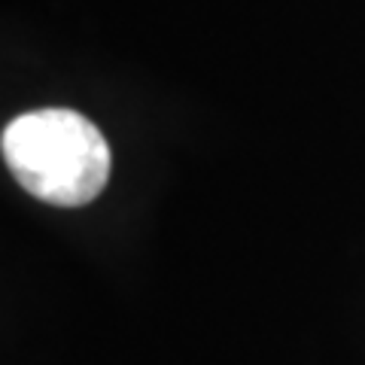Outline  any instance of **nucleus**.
I'll use <instances>...</instances> for the list:
<instances>
[{
  "mask_svg": "<svg viewBox=\"0 0 365 365\" xmlns=\"http://www.w3.org/2000/svg\"><path fill=\"white\" fill-rule=\"evenodd\" d=\"M0 153L19 186L52 207H86L110 182L107 137L83 113L43 107L4 128Z\"/></svg>",
  "mask_w": 365,
  "mask_h": 365,
  "instance_id": "1",
  "label": "nucleus"
}]
</instances>
